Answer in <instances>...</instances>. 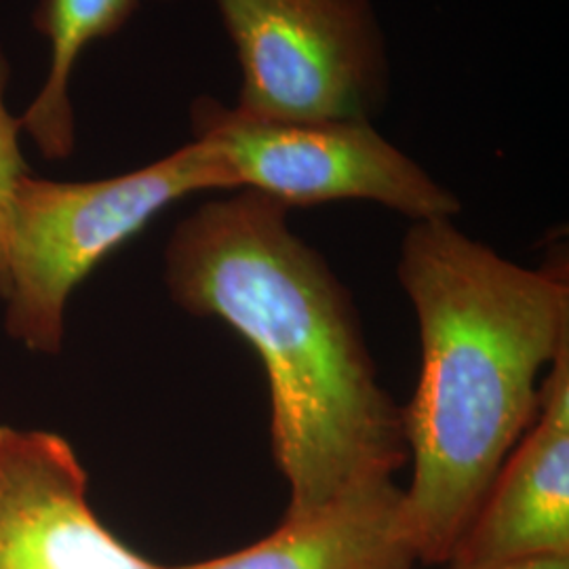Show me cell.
Wrapping results in <instances>:
<instances>
[{
	"mask_svg": "<svg viewBox=\"0 0 569 569\" xmlns=\"http://www.w3.org/2000/svg\"><path fill=\"white\" fill-rule=\"evenodd\" d=\"M237 51L239 114L258 121H371L390 61L371 0H216Z\"/></svg>",
	"mask_w": 569,
	"mask_h": 569,
	"instance_id": "277c9868",
	"label": "cell"
},
{
	"mask_svg": "<svg viewBox=\"0 0 569 569\" xmlns=\"http://www.w3.org/2000/svg\"><path fill=\"white\" fill-rule=\"evenodd\" d=\"M204 190H232V183L218 154L199 140L106 180L23 176L0 249V298L11 338L28 350L58 355L74 289L169 204Z\"/></svg>",
	"mask_w": 569,
	"mask_h": 569,
	"instance_id": "3957f363",
	"label": "cell"
},
{
	"mask_svg": "<svg viewBox=\"0 0 569 569\" xmlns=\"http://www.w3.org/2000/svg\"><path fill=\"white\" fill-rule=\"evenodd\" d=\"M287 213L253 190L201 204L171 232L164 281L176 305L222 319L262 357L284 517H302L395 477L409 453L350 293Z\"/></svg>",
	"mask_w": 569,
	"mask_h": 569,
	"instance_id": "6da1fadb",
	"label": "cell"
},
{
	"mask_svg": "<svg viewBox=\"0 0 569 569\" xmlns=\"http://www.w3.org/2000/svg\"><path fill=\"white\" fill-rule=\"evenodd\" d=\"M397 272L422 345L403 407L407 523L418 559L441 566L538 418V378L569 345V284L561 270L502 258L453 218L413 222Z\"/></svg>",
	"mask_w": 569,
	"mask_h": 569,
	"instance_id": "7a4b0ae2",
	"label": "cell"
},
{
	"mask_svg": "<svg viewBox=\"0 0 569 569\" xmlns=\"http://www.w3.org/2000/svg\"><path fill=\"white\" fill-rule=\"evenodd\" d=\"M192 140L224 164L232 190H253L291 207L371 201L411 222L453 218L462 204L371 121H258L199 98Z\"/></svg>",
	"mask_w": 569,
	"mask_h": 569,
	"instance_id": "5b68a950",
	"label": "cell"
},
{
	"mask_svg": "<svg viewBox=\"0 0 569 569\" xmlns=\"http://www.w3.org/2000/svg\"><path fill=\"white\" fill-rule=\"evenodd\" d=\"M146 0H39L32 11L37 34L49 44V66L39 93L20 117L23 133L41 157L63 161L77 146L72 79L82 53L121 32Z\"/></svg>",
	"mask_w": 569,
	"mask_h": 569,
	"instance_id": "9c48e42d",
	"label": "cell"
},
{
	"mask_svg": "<svg viewBox=\"0 0 569 569\" xmlns=\"http://www.w3.org/2000/svg\"><path fill=\"white\" fill-rule=\"evenodd\" d=\"M418 555L407 523L406 491L392 477L350 489L247 549L164 569H411Z\"/></svg>",
	"mask_w": 569,
	"mask_h": 569,
	"instance_id": "ba28073f",
	"label": "cell"
},
{
	"mask_svg": "<svg viewBox=\"0 0 569 569\" xmlns=\"http://www.w3.org/2000/svg\"><path fill=\"white\" fill-rule=\"evenodd\" d=\"M87 483L63 437L0 425V569H164L108 531Z\"/></svg>",
	"mask_w": 569,
	"mask_h": 569,
	"instance_id": "8992f818",
	"label": "cell"
},
{
	"mask_svg": "<svg viewBox=\"0 0 569 569\" xmlns=\"http://www.w3.org/2000/svg\"><path fill=\"white\" fill-rule=\"evenodd\" d=\"M449 569H569V557H538V559H523L510 563H496V566H477V568Z\"/></svg>",
	"mask_w": 569,
	"mask_h": 569,
	"instance_id": "8fae6325",
	"label": "cell"
},
{
	"mask_svg": "<svg viewBox=\"0 0 569 569\" xmlns=\"http://www.w3.org/2000/svg\"><path fill=\"white\" fill-rule=\"evenodd\" d=\"M540 390L536 422L498 470L449 566L569 557V345Z\"/></svg>",
	"mask_w": 569,
	"mask_h": 569,
	"instance_id": "52a82bcc",
	"label": "cell"
},
{
	"mask_svg": "<svg viewBox=\"0 0 569 569\" xmlns=\"http://www.w3.org/2000/svg\"><path fill=\"white\" fill-rule=\"evenodd\" d=\"M9 82H11V61L7 58L4 47L0 44V249H2L13 192L21 178L30 173L21 152L20 138L23 129H21L20 117H16L7 103Z\"/></svg>",
	"mask_w": 569,
	"mask_h": 569,
	"instance_id": "30bf717a",
	"label": "cell"
}]
</instances>
